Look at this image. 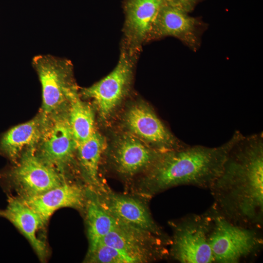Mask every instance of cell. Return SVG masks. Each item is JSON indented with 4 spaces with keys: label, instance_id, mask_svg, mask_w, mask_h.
<instances>
[{
    "label": "cell",
    "instance_id": "4fadbf2b",
    "mask_svg": "<svg viewBox=\"0 0 263 263\" xmlns=\"http://www.w3.org/2000/svg\"><path fill=\"white\" fill-rule=\"evenodd\" d=\"M19 198L39 215L44 225L56 210L65 207L81 208L86 202L82 188L65 182L43 193Z\"/></svg>",
    "mask_w": 263,
    "mask_h": 263
},
{
    "label": "cell",
    "instance_id": "8992f818",
    "mask_svg": "<svg viewBox=\"0 0 263 263\" xmlns=\"http://www.w3.org/2000/svg\"><path fill=\"white\" fill-rule=\"evenodd\" d=\"M132 71V59L124 51L116 66L109 75L82 89L81 95L93 100L103 119L111 115L125 96L130 87Z\"/></svg>",
    "mask_w": 263,
    "mask_h": 263
},
{
    "label": "cell",
    "instance_id": "6da1fadb",
    "mask_svg": "<svg viewBox=\"0 0 263 263\" xmlns=\"http://www.w3.org/2000/svg\"><path fill=\"white\" fill-rule=\"evenodd\" d=\"M213 205L228 221L262 229L263 224V133L243 134L229 150L209 189Z\"/></svg>",
    "mask_w": 263,
    "mask_h": 263
},
{
    "label": "cell",
    "instance_id": "ac0fdd59",
    "mask_svg": "<svg viewBox=\"0 0 263 263\" xmlns=\"http://www.w3.org/2000/svg\"><path fill=\"white\" fill-rule=\"evenodd\" d=\"M86 207L89 255L94 251L102 239L115 227L117 221L101 206L97 199H89L87 202Z\"/></svg>",
    "mask_w": 263,
    "mask_h": 263
},
{
    "label": "cell",
    "instance_id": "8fae6325",
    "mask_svg": "<svg viewBox=\"0 0 263 263\" xmlns=\"http://www.w3.org/2000/svg\"><path fill=\"white\" fill-rule=\"evenodd\" d=\"M162 152L159 151L131 133L119 136L111 151V161L116 171L125 177H132L148 171Z\"/></svg>",
    "mask_w": 263,
    "mask_h": 263
},
{
    "label": "cell",
    "instance_id": "44dd1931",
    "mask_svg": "<svg viewBox=\"0 0 263 263\" xmlns=\"http://www.w3.org/2000/svg\"><path fill=\"white\" fill-rule=\"evenodd\" d=\"M189 13L201 0H168Z\"/></svg>",
    "mask_w": 263,
    "mask_h": 263
},
{
    "label": "cell",
    "instance_id": "5b68a950",
    "mask_svg": "<svg viewBox=\"0 0 263 263\" xmlns=\"http://www.w3.org/2000/svg\"><path fill=\"white\" fill-rule=\"evenodd\" d=\"M33 65L42 88V119L60 110L68 103L69 94L76 88L70 60L50 55L35 56Z\"/></svg>",
    "mask_w": 263,
    "mask_h": 263
},
{
    "label": "cell",
    "instance_id": "9a60e30c",
    "mask_svg": "<svg viewBox=\"0 0 263 263\" xmlns=\"http://www.w3.org/2000/svg\"><path fill=\"white\" fill-rule=\"evenodd\" d=\"M0 216L10 221L29 241L41 259L46 253L45 244L38 238V230L44 225L39 215L18 197H10L7 207L0 210Z\"/></svg>",
    "mask_w": 263,
    "mask_h": 263
},
{
    "label": "cell",
    "instance_id": "9c48e42d",
    "mask_svg": "<svg viewBox=\"0 0 263 263\" xmlns=\"http://www.w3.org/2000/svg\"><path fill=\"white\" fill-rule=\"evenodd\" d=\"M20 157L10 177L20 197L37 195L64 182L56 169L42 161L34 148L28 149Z\"/></svg>",
    "mask_w": 263,
    "mask_h": 263
},
{
    "label": "cell",
    "instance_id": "277c9868",
    "mask_svg": "<svg viewBox=\"0 0 263 263\" xmlns=\"http://www.w3.org/2000/svg\"><path fill=\"white\" fill-rule=\"evenodd\" d=\"M210 225L207 210L186 214L171 222L173 235L169 255L181 263H214L209 242Z\"/></svg>",
    "mask_w": 263,
    "mask_h": 263
},
{
    "label": "cell",
    "instance_id": "5bb4252c",
    "mask_svg": "<svg viewBox=\"0 0 263 263\" xmlns=\"http://www.w3.org/2000/svg\"><path fill=\"white\" fill-rule=\"evenodd\" d=\"M166 0H127L125 26L128 38L139 44L149 39L158 13Z\"/></svg>",
    "mask_w": 263,
    "mask_h": 263
},
{
    "label": "cell",
    "instance_id": "52a82bcc",
    "mask_svg": "<svg viewBox=\"0 0 263 263\" xmlns=\"http://www.w3.org/2000/svg\"><path fill=\"white\" fill-rule=\"evenodd\" d=\"M130 133L160 152L182 149L188 145L177 138L147 104L136 103L124 116Z\"/></svg>",
    "mask_w": 263,
    "mask_h": 263
},
{
    "label": "cell",
    "instance_id": "7c38bea8",
    "mask_svg": "<svg viewBox=\"0 0 263 263\" xmlns=\"http://www.w3.org/2000/svg\"><path fill=\"white\" fill-rule=\"evenodd\" d=\"M97 200L101 206L118 221L170 240L152 219L147 208L138 200L106 193Z\"/></svg>",
    "mask_w": 263,
    "mask_h": 263
},
{
    "label": "cell",
    "instance_id": "2e32d148",
    "mask_svg": "<svg viewBox=\"0 0 263 263\" xmlns=\"http://www.w3.org/2000/svg\"><path fill=\"white\" fill-rule=\"evenodd\" d=\"M43 126L41 117L12 128L1 138V150L13 161L17 160L24 149H33L39 142Z\"/></svg>",
    "mask_w": 263,
    "mask_h": 263
},
{
    "label": "cell",
    "instance_id": "7a4b0ae2",
    "mask_svg": "<svg viewBox=\"0 0 263 263\" xmlns=\"http://www.w3.org/2000/svg\"><path fill=\"white\" fill-rule=\"evenodd\" d=\"M242 135L236 131L228 141L218 147L188 145L162 152L147 171L146 192L152 195L179 186L209 189L220 174L229 150Z\"/></svg>",
    "mask_w": 263,
    "mask_h": 263
},
{
    "label": "cell",
    "instance_id": "e0dca14e",
    "mask_svg": "<svg viewBox=\"0 0 263 263\" xmlns=\"http://www.w3.org/2000/svg\"><path fill=\"white\" fill-rule=\"evenodd\" d=\"M68 103L69 120L76 147L96 131L94 116L91 107L81 99L76 88L70 93Z\"/></svg>",
    "mask_w": 263,
    "mask_h": 263
},
{
    "label": "cell",
    "instance_id": "d6986e66",
    "mask_svg": "<svg viewBox=\"0 0 263 263\" xmlns=\"http://www.w3.org/2000/svg\"><path fill=\"white\" fill-rule=\"evenodd\" d=\"M104 147V139L96 131L88 139L76 147L85 177L92 186L100 188L102 187L99 181L98 167Z\"/></svg>",
    "mask_w": 263,
    "mask_h": 263
},
{
    "label": "cell",
    "instance_id": "ffe728a7",
    "mask_svg": "<svg viewBox=\"0 0 263 263\" xmlns=\"http://www.w3.org/2000/svg\"><path fill=\"white\" fill-rule=\"evenodd\" d=\"M89 261L100 263H140L151 262L149 257L99 244L88 255Z\"/></svg>",
    "mask_w": 263,
    "mask_h": 263
},
{
    "label": "cell",
    "instance_id": "3957f363",
    "mask_svg": "<svg viewBox=\"0 0 263 263\" xmlns=\"http://www.w3.org/2000/svg\"><path fill=\"white\" fill-rule=\"evenodd\" d=\"M209 242L214 263H239L257 256L263 246L261 229L235 225L212 205Z\"/></svg>",
    "mask_w": 263,
    "mask_h": 263
},
{
    "label": "cell",
    "instance_id": "30bf717a",
    "mask_svg": "<svg viewBox=\"0 0 263 263\" xmlns=\"http://www.w3.org/2000/svg\"><path fill=\"white\" fill-rule=\"evenodd\" d=\"M205 26L198 18L189 16L188 12L166 0L158 13L149 39L173 37L195 51L200 44Z\"/></svg>",
    "mask_w": 263,
    "mask_h": 263
},
{
    "label": "cell",
    "instance_id": "ba28073f",
    "mask_svg": "<svg viewBox=\"0 0 263 263\" xmlns=\"http://www.w3.org/2000/svg\"><path fill=\"white\" fill-rule=\"evenodd\" d=\"M63 109L42 119L43 126L38 155L46 164L59 169L70 161L76 150L68 112H64Z\"/></svg>",
    "mask_w": 263,
    "mask_h": 263
}]
</instances>
